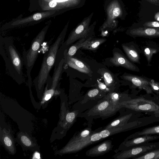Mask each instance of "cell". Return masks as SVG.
Masks as SVG:
<instances>
[{
    "mask_svg": "<svg viewBox=\"0 0 159 159\" xmlns=\"http://www.w3.org/2000/svg\"><path fill=\"white\" fill-rule=\"evenodd\" d=\"M0 54L5 62L8 75L18 84H23L24 81V61L15 46L12 37H0Z\"/></svg>",
    "mask_w": 159,
    "mask_h": 159,
    "instance_id": "1",
    "label": "cell"
},
{
    "mask_svg": "<svg viewBox=\"0 0 159 159\" xmlns=\"http://www.w3.org/2000/svg\"><path fill=\"white\" fill-rule=\"evenodd\" d=\"M68 25L69 22L44 54L38 75L33 81L37 97L39 99L42 97L45 85L48 80L52 79L49 75L50 72L54 66L58 50L64 42Z\"/></svg>",
    "mask_w": 159,
    "mask_h": 159,
    "instance_id": "2",
    "label": "cell"
},
{
    "mask_svg": "<svg viewBox=\"0 0 159 159\" xmlns=\"http://www.w3.org/2000/svg\"><path fill=\"white\" fill-rule=\"evenodd\" d=\"M59 96L61 100L59 119L57 126L52 131L50 139V143L64 137L74 123L77 116V111H69L67 101L65 100L64 91L61 89H60Z\"/></svg>",
    "mask_w": 159,
    "mask_h": 159,
    "instance_id": "3",
    "label": "cell"
},
{
    "mask_svg": "<svg viewBox=\"0 0 159 159\" xmlns=\"http://www.w3.org/2000/svg\"><path fill=\"white\" fill-rule=\"evenodd\" d=\"M49 25L44 27L32 41L29 49L23 52V58L27 70L28 85L29 90L31 89L32 80L31 72L37 57L38 52L45 39Z\"/></svg>",
    "mask_w": 159,
    "mask_h": 159,
    "instance_id": "4",
    "label": "cell"
},
{
    "mask_svg": "<svg viewBox=\"0 0 159 159\" xmlns=\"http://www.w3.org/2000/svg\"><path fill=\"white\" fill-rule=\"evenodd\" d=\"M64 59L63 57L58 66L54 68L52 79L48 81L43 92L41 101L40 102L41 107L45 108L48 103L53 97L59 96L60 89V81L61 75L65 70L64 68Z\"/></svg>",
    "mask_w": 159,
    "mask_h": 159,
    "instance_id": "5",
    "label": "cell"
},
{
    "mask_svg": "<svg viewBox=\"0 0 159 159\" xmlns=\"http://www.w3.org/2000/svg\"><path fill=\"white\" fill-rule=\"evenodd\" d=\"M93 15L92 13L85 18L70 34L66 40L60 46L58 53L63 55L65 50L75 41L85 38L90 32L91 29L94 26L93 24L89 26L91 19Z\"/></svg>",
    "mask_w": 159,
    "mask_h": 159,
    "instance_id": "6",
    "label": "cell"
},
{
    "mask_svg": "<svg viewBox=\"0 0 159 159\" xmlns=\"http://www.w3.org/2000/svg\"><path fill=\"white\" fill-rule=\"evenodd\" d=\"M101 129H98V130L97 129L94 131L90 135L84 139L74 142L68 141L62 148L55 151V155L61 156L66 154L76 153L90 145L102 140L103 139L101 136L99 131Z\"/></svg>",
    "mask_w": 159,
    "mask_h": 159,
    "instance_id": "7",
    "label": "cell"
},
{
    "mask_svg": "<svg viewBox=\"0 0 159 159\" xmlns=\"http://www.w3.org/2000/svg\"><path fill=\"white\" fill-rule=\"evenodd\" d=\"M86 0H38L43 10H60L62 12L80 8L84 6Z\"/></svg>",
    "mask_w": 159,
    "mask_h": 159,
    "instance_id": "8",
    "label": "cell"
},
{
    "mask_svg": "<svg viewBox=\"0 0 159 159\" xmlns=\"http://www.w3.org/2000/svg\"><path fill=\"white\" fill-rule=\"evenodd\" d=\"M158 148H159V142H148L119 151L116 152L112 156V158L115 159H134Z\"/></svg>",
    "mask_w": 159,
    "mask_h": 159,
    "instance_id": "9",
    "label": "cell"
},
{
    "mask_svg": "<svg viewBox=\"0 0 159 159\" xmlns=\"http://www.w3.org/2000/svg\"><path fill=\"white\" fill-rule=\"evenodd\" d=\"M121 108L125 107L138 112H154L159 109V105L143 98H138L123 101L120 104Z\"/></svg>",
    "mask_w": 159,
    "mask_h": 159,
    "instance_id": "10",
    "label": "cell"
},
{
    "mask_svg": "<svg viewBox=\"0 0 159 159\" xmlns=\"http://www.w3.org/2000/svg\"><path fill=\"white\" fill-rule=\"evenodd\" d=\"M105 8L107 18L101 27L103 30L110 26L115 19L123 17L124 12L123 4L120 0H107Z\"/></svg>",
    "mask_w": 159,
    "mask_h": 159,
    "instance_id": "11",
    "label": "cell"
},
{
    "mask_svg": "<svg viewBox=\"0 0 159 159\" xmlns=\"http://www.w3.org/2000/svg\"><path fill=\"white\" fill-rule=\"evenodd\" d=\"M121 108L120 105H114L109 100L104 98L87 113L89 116L109 117L115 114Z\"/></svg>",
    "mask_w": 159,
    "mask_h": 159,
    "instance_id": "12",
    "label": "cell"
},
{
    "mask_svg": "<svg viewBox=\"0 0 159 159\" xmlns=\"http://www.w3.org/2000/svg\"><path fill=\"white\" fill-rule=\"evenodd\" d=\"M61 12L57 10L48 11L44 12H38L29 16L18 19L13 21L9 25L4 26L2 29L5 30L16 27L25 26L29 24L39 22L40 20H44L56 15V13Z\"/></svg>",
    "mask_w": 159,
    "mask_h": 159,
    "instance_id": "13",
    "label": "cell"
},
{
    "mask_svg": "<svg viewBox=\"0 0 159 159\" xmlns=\"http://www.w3.org/2000/svg\"><path fill=\"white\" fill-rule=\"evenodd\" d=\"M16 141L21 147L23 151L30 150L32 152H40V147L35 138L31 134L20 131L16 134Z\"/></svg>",
    "mask_w": 159,
    "mask_h": 159,
    "instance_id": "14",
    "label": "cell"
},
{
    "mask_svg": "<svg viewBox=\"0 0 159 159\" xmlns=\"http://www.w3.org/2000/svg\"><path fill=\"white\" fill-rule=\"evenodd\" d=\"M0 143L9 154L15 155L16 152V142L11 129L0 127Z\"/></svg>",
    "mask_w": 159,
    "mask_h": 159,
    "instance_id": "15",
    "label": "cell"
},
{
    "mask_svg": "<svg viewBox=\"0 0 159 159\" xmlns=\"http://www.w3.org/2000/svg\"><path fill=\"white\" fill-rule=\"evenodd\" d=\"M159 139V135H145L128 139H125L114 152L116 153L134 146Z\"/></svg>",
    "mask_w": 159,
    "mask_h": 159,
    "instance_id": "16",
    "label": "cell"
},
{
    "mask_svg": "<svg viewBox=\"0 0 159 159\" xmlns=\"http://www.w3.org/2000/svg\"><path fill=\"white\" fill-rule=\"evenodd\" d=\"M64 67H69L85 74L90 75L92 71L89 67L82 61L75 57L63 55Z\"/></svg>",
    "mask_w": 159,
    "mask_h": 159,
    "instance_id": "17",
    "label": "cell"
},
{
    "mask_svg": "<svg viewBox=\"0 0 159 159\" xmlns=\"http://www.w3.org/2000/svg\"><path fill=\"white\" fill-rule=\"evenodd\" d=\"M128 34L130 36L134 37L159 38V27H142L135 28L129 30Z\"/></svg>",
    "mask_w": 159,
    "mask_h": 159,
    "instance_id": "18",
    "label": "cell"
},
{
    "mask_svg": "<svg viewBox=\"0 0 159 159\" xmlns=\"http://www.w3.org/2000/svg\"><path fill=\"white\" fill-rule=\"evenodd\" d=\"M110 61L115 66H122L133 71H139V68L136 65L131 62L122 54L119 52H115L113 56L110 58Z\"/></svg>",
    "mask_w": 159,
    "mask_h": 159,
    "instance_id": "19",
    "label": "cell"
},
{
    "mask_svg": "<svg viewBox=\"0 0 159 159\" xmlns=\"http://www.w3.org/2000/svg\"><path fill=\"white\" fill-rule=\"evenodd\" d=\"M123 79L131 82L139 88L144 90L147 93H152V90L150 84V81L142 77L126 74L123 76Z\"/></svg>",
    "mask_w": 159,
    "mask_h": 159,
    "instance_id": "20",
    "label": "cell"
},
{
    "mask_svg": "<svg viewBox=\"0 0 159 159\" xmlns=\"http://www.w3.org/2000/svg\"><path fill=\"white\" fill-rule=\"evenodd\" d=\"M113 147L112 141L105 140L88 150L85 152L86 156L90 157L102 155L109 152Z\"/></svg>",
    "mask_w": 159,
    "mask_h": 159,
    "instance_id": "21",
    "label": "cell"
},
{
    "mask_svg": "<svg viewBox=\"0 0 159 159\" xmlns=\"http://www.w3.org/2000/svg\"><path fill=\"white\" fill-rule=\"evenodd\" d=\"M139 123L135 121L127 123L122 126L108 129H103L100 131L101 136L103 139L112 135L132 129L137 126Z\"/></svg>",
    "mask_w": 159,
    "mask_h": 159,
    "instance_id": "22",
    "label": "cell"
},
{
    "mask_svg": "<svg viewBox=\"0 0 159 159\" xmlns=\"http://www.w3.org/2000/svg\"><path fill=\"white\" fill-rule=\"evenodd\" d=\"M91 39V38L89 37L86 40H85V38L80 39L76 43L70 46L68 49H66L63 55L68 57H73L79 48L83 47Z\"/></svg>",
    "mask_w": 159,
    "mask_h": 159,
    "instance_id": "23",
    "label": "cell"
},
{
    "mask_svg": "<svg viewBox=\"0 0 159 159\" xmlns=\"http://www.w3.org/2000/svg\"><path fill=\"white\" fill-rule=\"evenodd\" d=\"M122 47L129 59L132 61L140 63V56L133 46L122 44Z\"/></svg>",
    "mask_w": 159,
    "mask_h": 159,
    "instance_id": "24",
    "label": "cell"
},
{
    "mask_svg": "<svg viewBox=\"0 0 159 159\" xmlns=\"http://www.w3.org/2000/svg\"><path fill=\"white\" fill-rule=\"evenodd\" d=\"M132 116V113L117 118L110 122L103 129L109 128L122 126L128 123V120Z\"/></svg>",
    "mask_w": 159,
    "mask_h": 159,
    "instance_id": "25",
    "label": "cell"
},
{
    "mask_svg": "<svg viewBox=\"0 0 159 159\" xmlns=\"http://www.w3.org/2000/svg\"><path fill=\"white\" fill-rule=\"evenodd\" d=\"M145 135H159V125L145 128L140 131L137 132L130 135L125 139H128Z\"/></svg>",
    "mask_w": 159,
    "mask_h": 159,
    "instance_id": "26",
    "label": "cell"
},
{
    "mask_svg": "<svg viewBox=\"0 0 159 159\" xmlns=\"http://www.w3.org/2000/svg\"><path fill=\"white\" fill-rule=\"evenodd\" d=\"M98 72L103 78L105 84L111 90L113 87L115 81L112 74L108 70L105 69H100Z\"/></svg>",
    "mask_w": 159,
    "mask_h": 159,
    "instance_id": "27",
    "label": "cell"
},
{
    "mask_svg": "<svg viewBox=\"0 0 159 159\" xmlns=\"http://www.w3.org/2000/svg\"><path fill=\"white\" fill-rule=\"evenodd\" d=\"M105 39L99 38L91 39L82 47L83 49L94 50L97 49L98 47L106 41Z\"/></svg>",
    "mask_w": 159,
    "mask_h": 159,
    "instance_id": "28",
    "label": "cell"
},
{
    "mask_svg": "<svg viewBox=\"0 0 159 159\" xmlns=\"http://www.w3.org/2000/svg\"><path fill=\"white\" fill-rule=\"evenodd\" d=\"M93 132L92 131L91 128H86L79 132L77 134H75L69 141L74 142L84 139L88 137Z\"/></svg>",
    "mask_w": 159,
    "mask_h": 159,
    "instance_id": "29",
    "label": "cell"
},
{
    "mask_svg": "<svg viewBox=\"0 0 159 159\" xmlns=\"http://www.w3.org/2000/svg\"><path fill=\"white\" fill-rule=\"evenodd\" d=\"M134 159H159V148L151 150Z\"/></svg>",
    "mask_w": 159,
    "mask_h": 159,
    "instance_id": "30",
    "label": "cell"
},
{
    "mask_svg": "<svg viewBox=\"0 0 159 159\" xmlns=\"http://www.w3.org/2000/svg\"><path fill=\"white\" fill-rule=\"evenodd\" d=\"M120 95L119 93L111 92L107 95L104 98L108 99L114 105H120L121 102L120 100Z\"/></svg>",
    "mask_w": 159,
    "mask_h": 159,
    "instance_id": "31",
    "label": "cell"
},
{
    "mask_svg": "<svg viewBox=\"0 0 159 159\" xmlns=\"http://www.w3.org/2000/svg\"><path fill=\"white\" fill-rule=\"evenodd\" d=\"M157 49L153 48H146L144 50V53L149 63L151 61L153 54L157 53Z\"/></svg>",
    "mask_w": 159,
    "mask_h": 159,
    "instance_id": "32",
    "label": "cell"
},
{
    "mask_svg": "<svg viewBox=\"0 0 159 159\" xmlns=\"http://www.w3.org/2000/svg\"><path fill=\"white\" fill-rule=\"evenodd\" d=\"M99 89H94L90 90L87 93L86 97L89 98H96L100 94V91Z\"/></svg>",
    "mask_w": 159,
    "mask_h": 159,
    "instance_id": "33",
    "label": "cell"
},
{
    "mask_svg": "<svg viewBox=\"0 0 159 159\" xmlns=\"http://www.w3.org/2000/svg\"><path fill=\"white\" fill-rule=\"evenodd\" d=\"M144 27L148 28L159 27V21H152L145 23L143 25Z\"/></svg>",
    "mask_w": 159,
    "mask_h": 159,
    "instance_id": "34",
    "label": "cell"
},
{
    "mask_svg": "<svg viewBox=\"0 0 159 159\" xmlns=\"http://www.w3.org/2000/svg\"><path fill=\"white\" fill-rule=\"evenodd\" d=\"M98 88L99 89L105 92L110 91V89L107 87L105 84L99 81H98Z\"/></svg>",
    "mask_w": 159,
    "mask_h": 159,
    "instance_id": "35",
    "label": "cell"
},
{
    "mask_svg": "<svg viewBox=\"0 0 159 159\" xmlns=\"http://www.w3.org/2000/svg\"><path fill=\"white\" fill-rule=\"evenodd\" d=\"M150 84L152 91L153 90H159V85L154 83L153 80H152L150 81Z\"/></svg>",
    "mask_w": 159,
    "mask_h": 159,
    "instance_id": "36",
    "label": "cell"
},
{
    "mask_svg": "<svg viewBox=\"0 0 159 159\" xmlns=\"http://www.w3.org/2000/svg\"><path fill=\"white\" fill-rule=\"evenodd\" d=\"M39 151H35L34 152V158H39L40 155L39 153Z\"/></svg>",
    "mask_w": 159,
    "mask_h": 159,
    "instance_id": "37",
    "label": "cell"
},
{
    "mask_svg": "<svg viewBox=\"0 0 159 159\" xmlns=\"http://www.w3.org/2000/svg\"><path fill=\"white\" fill-rule=\"evenodd\" d=\"M154 114L157 117H159V109L157 110L154 112Z\"/></svg>",
    "mask_w": 159,
    "mask_h": 159,
    "instance_id": "38",
    "label": "cell"
},
{
    "mask_svg": "<svg viewBox=\"0 0 159 159\" xmlns=\"http://www.w3.org/2000/svg\"><path fill=\"white\" fill-rule=\"evenodd\" d=\"M155 17L156 20L159 21V12L157 13L156 14Z\"/></svg>",
    "mask_w": 159,
    "mask_h": 159,
    "instance_id": "39",
    "label": "cell"
},
{
    "mask_svg": "<svg viewBox=\"0 0 159 159\" xmlns=\"http://www.w3.org/2000/svg\"><path fill=\"white\" fill-rule=\"evenodd\" d=\"M18 1H19V0H18Z\"/></svg>",
    "mask_w": 159,
    "mask_h": 159,
    "instance_id": "40",
    "label": "cell"
}]
</instances>
